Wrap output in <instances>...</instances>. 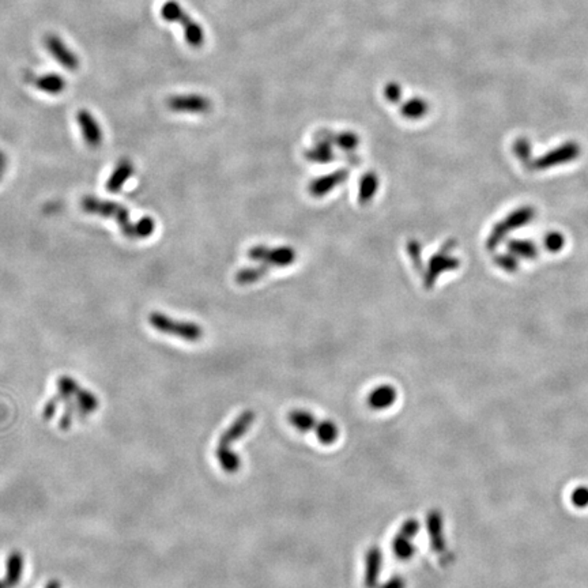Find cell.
I'll list each match as a JSON object with an SVG mask.
<instances>
[{
    "mask_svg": "<svg viewBox=\"0 0 588 588\" xmlns=\"http://www.w3.org/2000/svg\"><path fill=\"white\" fill-rule=\"evenodd\" d=\"M426 529L430 538V546L436 553H444L447 549V542L444 538V524L440 511L432 510L426 516Z\"/></svg>",
    "mask_w": 588,
    "mask_h": 588,
    "instance_id": "11",
    "label": "cell"
},
{
    "mask_svg": "<svg viewBox=\"0 0 588 588\" xmlns=\"http://www.w3.org/2000/svg\"><path fill=\"white\" fill-rule=\"evenodd\" d=\"M289 423L302 433L313 432L317 440L324 445H331L339 439V428L331 420H319L311 411L295 408L289 413Z\"/></svg>",
    "mask_w": 588,
    "mask_h": 588,
    "instance_id": "2",
    "label": "cell"
},
{
    "mask_svg": "<svg viewBox=\"0 0 588 588\" xmlns=\"http://www.w3.org/2000/svg\"><path fill=\"white\" fill-rule=\"evenodd\" d=\"M0 588H10L8 587V584L6 583V580L3 582V580H0Z\"/></svg>",
    "mask_w": 588,
    "mask_h": 588,
    "instance_id": "26",
    "label": "cell"
},
{
    "mask_svg": "<svg viewBox=\"0 0 588 588\" xmlns=\"http://www.w3.org/2000/svg\"><path fill=\"white\" fill-rule=\"evenodd\" d=\"M216 457H217V460L220 461V467L225 473L235 474V473L239 471L240 467H241V459L235 451L228 449V448H222V447H217Z\"/></svg>",
    "mask_w": 588,
    "mask_h": 588,
    "instance_id": "16",
    "label": "cell"
},
{
    "mask_svg": "<svg viewBox=\"0 0 588 588\" xmlns=\"http://www.w3.org/2000/svg\"><path fill=\"white\" fill-rule=\"evenodd\" d=\"M76 122L82 131L85 143L92 148H98L102 145V129L97 119L89 110H81L76 113Z\"/></svg>",
    "mask_w": 588,
    "mask_h": 588,
    "instance_id": "9",
    "label": "cell"
},
{
    "mask_svg": "<svg viewBox=\"0 0 588 588\" xmlns=\"http://www.w3.org/2000/svg\"><path fill=\"white\" fill-rule=\"evenodd\" d=\"M161 17L167 22H177L184 29V37L189 47L201 48L204 42L202 26L191 18L176 0H169L161 7Z\"/></svg>",
    "mask_w": 588,
    "mask_h": 588,
    "instance_id": "4",
    "label": "cell"
},
{
    "mask_svg": "<svg viewBox=\"0 0 588 588\" xmlns=\"http://www.w3.org/2000/svg\"><path fill=\"white\" fill-rule=\"evenodd\" d=\"M396 396L398 394L395 387L383 384L373 388L368 394L367 404L372 410H386L395 404Z\"/></svg>",
    "mask_w": 588,
    "mask_h": 588,
    "instance_id": "13",
    "label": "cell"
},
{
    "mask_svg": "<svg viewBox=\"0 0 588 588\" xmlns=\"http://www.w3.org/2000/svg\"><path fill=\"white\" fill-rule=\"evenodd\" d=\"M81 207L88 214H94V216L116 220L122 229V233L127 239L145 240L150 237L155 230V220L151 217H143L142 220L132 223L129 220V210L123 204H119V203L98 199L95 196L89 195V196L82 198Z\"/></svg>",
    "mask_w": 588,
    "mask_h": 588,
    "instance_id": "1",
    "label": "cell"
},
{
    "mask_svg": "<svg viewBox=\"0 0 588 588\" xmlns=\"http://www.w3.org/2000/svg\"><path fill=\"white\" fill-rule=\"evenodd\" d=\"M167 110L176 113L204 114L213 108V102L202 94H177L166 100Z\"/></svg>",
    "mask_w": 588,
    "mask_h": 588,
    "instance_id": "5",
    "label": "cell"
},
{
    "mask_svg": "<svg viewBox=\"0 0 588 588\" xmlns=\"http://www.w3.org/2000/svg\"><path fill=\"white\" fill-rule=\"evenodd\" d=\"M148 323L154 330L166 335L177 336L187 342H198L203 336L202 327L192 322H183L169 317L165 313L151 312L148 314Z\"/></svg>",
    "mask_w": 588,
    "mask_h": 588,
    "instance_id": "3",
    "label": "cell"
},
{
    "mask_svg": "<svg viewBox=\"0 0 588 588\" xmlns=\"http://www.w3.org/2000/svg\"><path fill=\"white\" fill-rule=\"evenodd\" d=\"M6 164H7V157L4 155L3 151H0V167H6Z\"/></svg>",
    "mask_w": 588,
    "mask_h": 588,
    "instance_id": "24",
    "label": "cell"
},
{
    "mask_svg": "<svg viewBox=\"0 0 588 588\" xmlns=\"http://www.w3.org/2000/svg\"><path fill=\"white\" fill-rule=\"evenodd\" d=\"M570 501L576 508H587L588 507V488L587 486H577L572 495Z\"/></svg>",
    "mask_w": 588,
    "mask_h": 588,
    "instance_id": "19",
    "label": "cell"
},
{
    "mask_svg": "<svg viewBox=\"0 0 588 588\" xmlns=\"http://www.w3.org/2000/svg\"><path fill=\"white\" fill-rule=\"evenodd\" d=\"M379 588H406V582L404 577L401 576H394L391 579H388L384 584H382Z\"/></svg>",
    "mask_w": 588,
    "mask_h": 588,
    "instance_id": "23",
    "label": "cell"
},
{
    "mask_svg": "<svg viewBox=\"0 0 588 588\" xmlns=\"http://www.w3.org/2000/svg\"><path fill=\"white\" fill-rule=\"evenodd\" d=\"M45 588H60V583L59 582H51L47 584Z\"/></svg>",
    "mask_w": 588,
    "mask_h": 588,
    "instance_id": "25",
    "label": "cell"
},
{
    "mask_svg": "<svg viewBox=\"0 0 588 588\" xmlns=\"http://www.w3.org/2000/svg\"><path fill=\"white\" fill-rule=\"evenodd\" d=\"M25 79L35 85L38 90L47 93V94H60L64 92L67 82L64 78L59 74H44V75H36V74L26 73Z\"/></svg>",
    "mask_w": 588,
    "mask_h": 588,
    "instance_id": "10",
    "label": "cell"
},
{
    "mask_svg": "<svg viewBox=\"0 0 588 588\" xmlns=\"http://www.w3.org/2000/svg\"><path fill=\"white\" fill-rule=\"evenodd\" d=\"M23 572V557L19 551L10 553L7 558V568H6V583L8 587H16L20 582Z\"/></svg>",
    "mask_w": 588,
    "mask_h": 588,
    "instance_id": "15",
    "label": "cell"
},
{
    "mask_svg": "<svg viewBox=\"0 0 588 588\" xmlns=\"http://www.w3.org/2000/svg\"><path fill=\"white\" fill-rule=\"evenodd\" d=\"M255 413L252 410H245L240 414L239 417L232 423V425L220 435L218 447L232 449V444L235 441L240 440L255 423Z\"/></svg>",
    "mask_w": 588,
    "mask_h": 588,
    "instance_id": "8",
    "label": "cell"
},
{
    "mask_svg": "<svg viewBox=\"0 0 588 588\" xmlns=\"http://www.w3.org/2000/svg\"><path fill=\"white\" fill-rule=\"evenodd\" d=\"M45 48L51 56L57 60L69 71H76L79 69V59L73 51L66 45V42L56 35H47L44 38Z\"/></svg>",
    "mask_w": 588,
    "mask_h": 588,
    "instance_id": "7",
    "label": "cell"
},
{
    "mask_svg": "<svg viewBox=\"0 0 588 588\" xmlns=\"http://www.w3.org/2000/svg\"><path fill=\"white\" fill-rule=\"evenodd\" d=\"M429 105L421 97H413L406 101L402 107V113L408 119H418L428 113Z\"/></svg>",
    "mask_w": 588,
    "mask_h": 588,
    "instance_id": "17",
    "label": "cell"
},
{
    "mask_svg": "<svg viewBox=\"0 0 588 588\" xmlns=\"http://www.w3.org/2000/svg\"><path fill=\"white\" fill-rule=\"evenodd\" d=\"M4 169H6V167H0V180L3 179V173H4Z\"/></svg>",
    "mask_w": 588,
    "mask_h": 588,
    "instance_id": "27",
    "label": "cell"
},
{
    "mask_svg": "<svg viewBox=\"0 0 588 588\" xmlns=\"http://www.w3.org/2000/svg\"><path fill=\"white\" fill-rule=\"evenodd\" d=\"M384 95H386V98L388 101H391V102L396 104V102H399V100H401L402 89H401V86H399L396 82H389V83H387L386 85Z\"/></svg>",
    "mask_w": 588,
    "mask_h": 588,
    "instance_id": "20",
    "label": "cell"
},
{
    "mask_svg": "<svg viewBox=\"0 0 588 588\" xmlns=\"http://www.w3.org/2000/svg\"><path fill=\"white\" fill-rule=\"evenodd\" d=\"M418 531H420V523L416 519H407L401 526L399 531L396 533L392 541V551L398 560L407 561L414 555L416 546L413 543V539L417 536Z\"/></svg>",
    "mask_w": 588,
    "mask_h": 588,
    "instance_id": "6",
    "label": "cell"
},
{
    "mask_svg": "<svg viewBox=\"0 0 588 588\" xmlns=\"http://www.w3.org/2000/svg\"><path fill=\"white\" fill-rule=\"evenodd\" d=\"M134 170H135V167L129 160H127V158L120 160L114 167V170L112 172L108 182H107V191L110 194L120 192L123 189L124 184L127 183L129 179H131V176L134 175Z\"/></svg>",
    "mask_w": 588,
    "mask_h": 588,
    "instance_id": "14",
    "label": "cell"
},
{
    "mask_svg": "<svg viewBox=\"0 0 588 588\" xmlns=\"http://www.w3.org/2000/svg\"><path fill=\"white\" fill-rule=\"evenodd\" d=\"M74 396L76 398V402L81 404L89 413H92V411L98 408V401H97V398L93 395L90 391H88V389H83V388L79 387L76 389V392H75Z\"/></svg>",
    "mask_w": 588,
    "mask_h": 588,
    "instance_id": "18",
    "label": "cell"
},
{
    "mask_svg": "<svg viewBox=\"0 0 588 588\" xmlns=\"http://www.w3.org/2000/svg\"><path fill=\"white\" fill-rule=\"evenodd\" d=\"M546 247L551 249V252H558L564 247L563 236L558 233H551L546 240Z\"/></svg>",
    "mask_w": 588,
    "mask_h": 588,
    "instance_id": "22",
    "label": "cell"
},
{
    "mask_svg": "<svg viewBox=\"0 0 588 588\" xmlns=\"http://www.w3.org/2000/svg\"><path fill=\"white\" fill-rule=\"evenodd\" d=\"M59 402H61V399H60V396L59 395H56L54 396L52 399H49L47 404L44 406V408H42V418L45 420V421H49V420H52L54 417H55L56 410H57V406H59Z\"/></svg>",
    "mask_w": 588,
    "mask_h": 588,
    "instance_id": "21",
    "label": "cell"
},
{
    "mask_svg": "<svg viewBox=\"0 0 588 588\" xmlns=\"http://www.w3.org/2000/svg\"><path fill=\"white\" fill-rule=\"evenodd\" d=\"M383 565V553L377 546H372L365 555V587L377 588Z\"/></svg>",
    "mask_w": 588,
    "mask_h": 588,
    "instance_id": "12",
    "label": "cell"
}]
</instances>
